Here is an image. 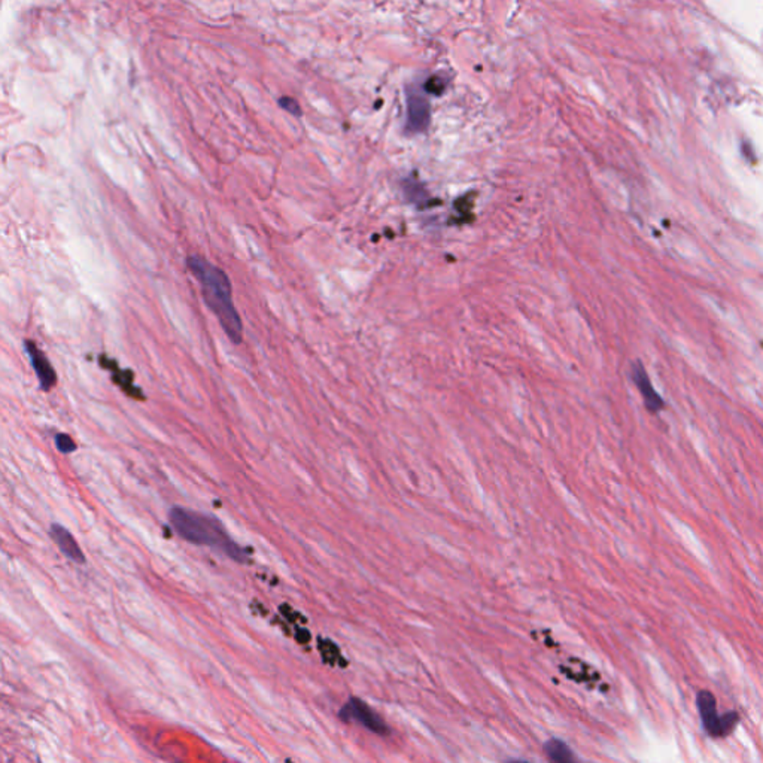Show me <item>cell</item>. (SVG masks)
Returning <instances> with one entry per match:
<instances>
[{"instance_id": "52a82bcc", "label": "cell", "mask_w": 763, "mask_h": 763, "mask_svg": "<svg viewBox=\"0 0 763 763\" xmlns=\"http://www.w3.org/2000/svg\"><path fill=\"white\" fill-rule=\"evenodd\" d=\"M632 379H634L640 394L642 395V400H644L647 410L651 413H658L659 410H662L663 400L655 391V388H653L646 368L641 365V363L634 364V368H632Z\"/></svg>"}, {"instance_id": "3957f363", "label": "cell", "mask_w": 763, "mask_h": 763, "mask_svg": "<svg viewBox=\"0 0 763 763\" xmlns=\"http://www.w3.org/2000/svg\"><path fill=\"white\" fill-rule=\"evenodd\" d=\"M697 710L701 714V720L705 730L713 736H725L738 723V714L729 713L725 716H718L716 697L707 690H701L696 697Z\"/></svg>"}, {"instance_id": "6da1fadb", "label": "cell", "mask_w": 763, "mask_h": 763, "mask_svg": "<svg viewBox=\"0 0 763 763\" xmlns=\"http://www.w3.org/2000/svg\"><path fill=\"white\" fill-rule=\"evenodd\" d=\"M190 273L199 282L203 300L220 321L222 330L234 345L243 340V324L234 301L230 278L220 267L200 255H190L187 258Z\"/></svg>"}, {"instance_id": "9c48e42d", "label": "cell", "mask_w": 763, "mask_h": 763, "mask_svg": "<svg viewBox=\"0 0 763 763\" xmlns=\"http://www.w3.org/2000/svg\"><path fill=\"white\" fill-rule=\"evenodd\" d=\"M544 753H546V756L552 762L570 763V762L575 760L571 748L566 746L564 741L556 739V738H552L550 741H547L546 744H544Z\"/></svg>"}, {"instance_id": "ba28073f", "label": "cell", "mask_w": 763, "mask_h": 763, "mask_svg": "<svg viewBox=\"0 0 763 763\" xmlns=\"http://www.w3.org/2000/svg\"><path fill=\"white\" fill-rule=\"evenodd\" d=\"M50 536L54 540V543L57 544V547L60 549V552L64 556H66V558H69L70 561H73L76 564H85V554L82 553L80 544L76 543V540L73 538L72 534L63 525H59V523H52L51 528H50Z\"/></svg>"}, {"instance_id": "5b68a950", "label": "cell", "mask_w": 763, "mask_h": 763, "mask_svg": "<svg viewBox=\"0 0 763 763\" xmlns=\"http://www.w3.org/2000/svg\"><path fill=\"white\" fill-rule=\"evenodd\" d=\"M430 102L415 89H407V124L406 130L411 135L423 133L430 126Z\"/></svg>"}, {"instance_id": "8992f818", "label": "cell", "mask_w": 763, "mask_h": 763, "mask_svg": "<svg viewBox=\"0 0 763 763\" xmlns=\"http://www.w3.org/2000/svg\"><path fill=\"white\" fill-rule=\"evenodd\" d=\"M24 351L33 367L36 377L39 380V386L42 391H51L57 384L56 370L51 365L48 356L42 352V349L31 340H24Z\"/></svg>"}, {"instance_id": "277c9868", "label": "cell", "mask_w": 763, "mask_h": 763, "mask_svg": "<svg viewBox=\"0 0 763 763\" xmlns=\"http://www.w3.org/2000/svg\"><path fill=\"white\" fill-rule=\"evenodd\" d=\"M339 718L347 723L355 722L377 735H388L389 732L388 725L384 722V718L375 713L364 701L358 700V697H351L342 707V710L339 711Z\"/></svg>"}, {"instance_id": "30bf717a", "label": "cell", "mask_w": 763, "mask_h": 763, "mask_svg": "<svg viewBox=\"0 0 763 763\" xmlns=\"http://www.w3.org/2000/svg\"><path fill=\"white\" fill-rule=\"evenodd\" d=\"M446 84H448V82H446V80L440 78L439 75H434V76H431V78L427 82H425L423 90H425V93H428V94L440 96L446 90Z\"/></svg>"}, {"instance_id": "7c38bea8", "label": "cell", "mask_w": 763, "mask_h": 763, "mask_svg": "<svg viewBox=\"0 0 763 763\" xmlns=\"http://www.w3.org/2000/svg\"><path fill=\"white\" fill-rule=\"evenodd\" d=\"M279 106L282 109H285L287 112H289L291 115L294 116H301V109H300V105L297 100H294L292 97H288V96H283L279 99Z\"/></svg>"}, {"instance_id": "7a4b0ae2", "label": "cell", "mask_w": 763, "mask_h": 763, "mask_svg": "<svg viewBox=\"0 0 763 763\" xmlns=\"http://www.w3.org/2000/svg\"><path fill=\"white\" fill-rule=\"evenodd\" d=\"M169 522L174 532L185 541L192 543L195 546H208L220 550L228 558L246 564L248 552L228 536L222 523L216 518L200 513V511L173 507L169 511Z\"/></svg>"}, {"instance_id": "8fae6325", "label": "cell", "mask_w": 763, "mask_h": 763, "mask_svg": "<svg viewBox=\"0 0 763 763\" xmlns=\"http://www.w3.org/2000/svg\"><path fill=\"white\" fill-rule=\"evenodd\" d=\"M56 446L61 453H72L76 451V444L72 440L70 435L63 434V432L56 435Z\"/></svg>"}]
</instances>
